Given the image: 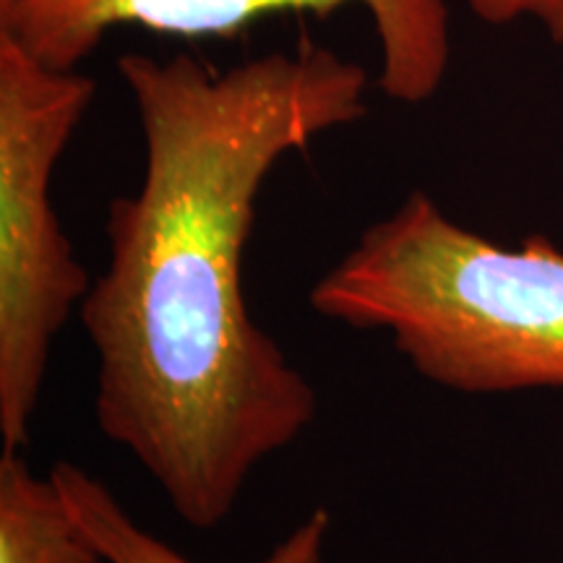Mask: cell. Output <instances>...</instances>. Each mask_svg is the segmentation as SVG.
<instances>
[{
  "mask_svg": "<svg viewBox=\"0 0 563 563\" xmlns=\"http://www.w3.org/2000/svg\"><path fill=\"white\" fill-rule=\"evenodd\" d=\"M357 5L378 40V89L399 104L428 102L452 66L446 0H0V37L45 66L79 70L112 30L235 37L274 13Z\"/></svg>",
  "mask_w": 563,
  "mask_h": 563,
  "instance_id": "277c9868",
  "label": "cell"
},
{
  "mask_svg": "<svg viewBox=\"0 0 563 563\" xmlns=\"http://www.w3.org/2000/svg\"><path fill=\"white\" fill-rule=\"evenodd\" d=\"M144 180L108 211V269L79 316L95 415L194 530H214L253 470L306 433L313 386L249 311L256 201L287 154L368 115V74L313 40L214 70L125 53Z\"/></svg>",
  "mask_w": 563,
  "mask_h": 563,
  "instance_id": "6da1fadb",
  "label": "cell"
},
{
  "mask_svg": "<svg viewBox=\"0 0 563 563\" xmlns=\"http://www.w3.org/2000/svg\"><path fill=\"white\" fill-rule=\"evenodd\" d=\"M100 563H110V561H108V559H102V561H100Z\"/></svg>",
  "mask_w": 563,
  "mask_h": 563,
  "instance_id": "ba28073f",
  "label": "cell"
},
{
  "mask_svg": "<svg viewBox=\"0 0 563 563\" xmlns=\"http://www.w3.org/2000/svg\"><path fill=\"white\" fill-rule=\"evenodd\" d=\"M51 475L60 485L81 530L87 532L102 559L110 563H196L159 540L157 534L133 522L131 514L112 496L108 485L81 470L79 464L58 462L53 464ZM329 527H332V517L327 509L311 511L258 563H323Z\"/></svg>",
  "mask_w": 563,
  "mask_h": 563,
  "instance_id": "5b68a950",
  "label": "cell"
},
{
  "mask_svg": "<svg viewBox=\"0 0 563 563\" xmlns=\"http://www.w3.org/2000/svg\"><path fill=\"white\" fill-rule=\"evenodd\" d=\"M323 319L386 332L426 382L464 394L563 389V251L462 228L412 191L311 287Z\"/></svg>",
  "mask_w": 563,
  "mask_h": 563,
  "instance_id": "7a4b0ae2",
  "label": "cell"
},
{
  "mask_svg": "<svg viewBox=\"0 0 563 563\" xmlns=\"http://www.w3.org/2000/svg\"><path fill=\"white\" fill-rule=\"evenodd\" d=\"M97 95L0 37V439L30 441L60 329L91 290L53 207L55 167Z\"/></svg>",
  "mask_w": 563,
  "mask_h": 563,
  "instance_id": "3957f363",
  "label": "cell"
},
{
  "mask_svg": "<svg viewBox=\"0 0 563 563\" xmlns=\"http://www.w3.org/2000/svg\"><path fill=\"white\" fill-rule=\"evenodd\" d=\"M470 11L485 24L504 26L532 19L548 37L563 47V0H467Z\"/></svg>",
  "mask_w": 563,
  "mask_h": 563,
  "instance_id": "52a82bcc",
  "label": "cell"
},
{
  "mask_svg": "<svg viewBox=\"0 0 563 563\" xmlns=\"http://www.w3.org/2000/svg\"><path fill=\"white\" fill-rule=\"evenodd\" d=\"M102 555L53 475L40 477L19 452L0 456V563H100Z\"/></svg>",
  "mask_w": 563,
  "mask_h": 563,
  "instance_id": "8992f818",
  "label": "cell"
}]
</instances>
